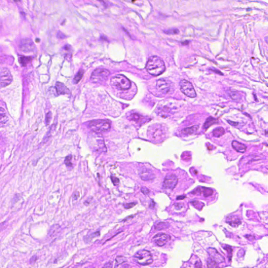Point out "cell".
Here are the masks:
<instances>
[{
    "instance_id": "1",
    "label": "cell",
    "mask_w": 268,
    "mask_h": 268,
    "mask_svg": "<svg viewBox=\"0 0 268 268\" xmlns=\"http://www.w3.org/2000/svg\"><path fill=\"white\" fill-rule=\"evenodd\" d=\"M146 69L149 74L153 76H158L162 74L166 70L164 61L157 56H151L148 59L146 64Z\"/></svg>"
},
{
    "instance_id": "2",
    "label": "cell",
    "mask_w": 268,
    "mask_h": 268,
    "mask_svg": "<svg viewBox=\"0 0 268 268\" xmlns=\"http://www.w3.org/2000/svg\"><path fill=\"white\" fill-rule=\"evenodd\" d=\"M111 83L113 86L120 90H127L131 87L129 80L123 75H117L113 77L111 80Z\"/></svg>"
},
{
    "instance_id": "3",
    "label": "cell",
    "mask_w": 268,
    "mask_h": 268,
    "mask_svg": "<svg viewBox=\"0 0 268 268\" xmlns=\"http://www.w3.org/2000/svg\"><path fill=\"white\" fill-rule=\"evenodd\" d=\"M88 126L93 132L100 133L109 130L111 128V123L108 120H97L91 121Z\"/></svg>"
},
{
    "instance_id": "4",
    "label": "cell",
    "mask_w": 268,
    "mask_h": 268,
    "mask_svg": "<svg viewBox=\"0 0 268 268\" xmlns=\"http://www.w3.org/2000/svg\"><path fill=\"white\" fill-rule=\"evenodd\" d=\"M134 258L137 263L143 266L149 265L153 262L152 255L148 250L139 251L134 255Z\"/></svg>"
},
{
    "instance_id": "5",
    "label": "cell",
    "mask_w": 268,
    "mask_h": 268,
    "mask_svg": "<svg viewBox=\"0 0 268 268\" xmlns=\"http://www.w3.org/2000/svg\"><path fill=\"white\" fill-rule=\"evenodd\" d=\"M108 70L105 69H95L92 72L91 80L94 83H101L106 81L110 76Z\"/></svg>"
},
{
    "instance_id": "6",
    "label": "cell",
    "mask_w": 268,
    "mask_h": 268,
    "mask_svg": "<svg viewBox=\"0 0 268 268\" xmlns=\"http://www.w3.org/2000/svg\"><path fill=\"white\" fill-rule=\"evenodd\" d=\"M180 87L182 92L187 97L191 98L197 97V93L193 85L186 80H182L180 81Z\"/></svg>"
},
{
    "instance_id": "7",
    "label": "cell",
    "mask_w": 268,
    "mask_h": 268,
    "mask_svg": "<svg viewBox=\"0 0 268 268\" xmlns=\"http://www.w3.org/2000/svg\"><path fill=\"white\" fill-rule=\"evenodd\" d=\"M173 84L169 80L160 79L157 81V89L158 91L164 94H167L170 92Z\"/></svg>"
},
{
    "instance_id": "8",
    "label": "cell",
    "mask_w": 268,
    "mask_h": 268,
    "mask_svg": "<svg viewBox=\"0 0 268 268\" xmlns=\"http://www.w3.org/2000/svg\"><path fill=\"white\" fill-rule=\"evenodd\" d=\"M13 77L10 71L8 69H3L0 72V87H6L11 83Z\"/></svg>"
},
{
    "instance_id": "9",
    "label": "cell",
    "mask_w": 268,
    "mask_h": 268,
    "mask_svg": "<svg viewBox=\"0 0 268 268\" xmlns=\"http://www.w3.org/2000/svg\"><path fill=\"white\" fill-rule=\"evenodd\" d=\"M178 182L177 176L174 174H169L165 178L163 184V188L164 189L173 190L176 188Z\"/></svg>"
},
{
    "instance_id": "10",
    "label": "cell",
    "mask_w": 268,
    "mask_h": 268,
    "mask_svg": "<svg viewBox=\"0 0 268 268\" xmlns=\"http://www.w3.org/2000/svg\"><path fill=\"white\" fill-rule=\"evenodd\" d=\"M20 49L24 52H30L34 50L35 46L33 41L30 39H22L20 43Z\"/></svg>"
},
{
    "instance_id": "11",
    "label": "cell",
    "mask_w": 268,
    "mask_h": 268,
    "mask_svg": "<svg viewBox=\"0 0 268 268\" xmlns=\"http://www.w3.org/2000/svg\"><path fill=\"white\" fill-rule=\"evenodd\" d=\"M170 239L171 237L170 235L164 233L158 234L153 238V241L156 243L157 245L160 247L164 245Z\"/></svg>"
},
{
    "instance_id": "12",
    "label": "cell",
    "mask_w": 268,
    "mask_h": 268,
    "mask_svg": "<svg viewBox=\"0 0 268 268\" xmlns=\"http://www.w3.org/2000/svg\"><path fill=\"white\" fill-rule=\"evenodd\" d=\"M207 251L210 255V258L215 261L217 264L224 262V258L215 249L209 248L207 249Z\"/></svg>"
},
{
    "instance_id": "13",
    "label": "cell",
    "mask_w": 268,
    "mask_h": 268,
    "mask_svg": "<svg viewBox=\"0 0 268 268\" xmlns=\"http://www.w3.org/2000/svg\"><path fill=\"white\" fill-rule=\"evenodd\" d=\"M141 179L145 181H151L155 179V176L152 171L147 169H143L139 172Z\"/></svg>"
},
{
    "instance_id": "14",
    "label": "cell",
    "mask_w": 268,
    "mask_h": 268,
    "mask_svg": "<svg viewBox=\"0 0 268 268\" xmlns=\"http://www.w3.org/2000/svg\"><path fill=\"white\" fill-rule=\"evenodd\" d=\"M193 193L194 194H200L203 193L204 197H208L211 196L213 194V190L211 188H204V187H199L194 190Z\"/></svg>"
},
{
    "instance_id": "15",
    "label": "cell",
    "mask_w": 268,
    "mask_h": 268,
    "mask_svg": "<svg viewBox=\"0 0 268 268\" xmlns=\"http://www.w3.org/2000/svg\"><path fill=\"white\" fill-rule=\"evenodd\" d=\"M57 92L58 94H69L70 91L68 87L61 82H57L56 84Z\"/></svg>"
},
{
    "instance_id": "16",
    "label": "cell",
    "mask_w": 268,
    "mask_h": 268,
    "mask_svg": "<svg viewBox=\"0 0 268 268\" xmlns=\"http://www.w3.org/2000/svg\"><path fill=\"white\" fill-rule=\"evenodd\" d=\"M226 222L231 226L234 227H238L241 223V222L239 218V217L236 216H228L226 219Z\"/></svg>"
},
{
    "instance_id": "17",
    "label": "cell",
    "mask_w": 268,
    "mask_h": 268,
    "mask_svg": "<svg viewBox=\"0 0 268 268\" xmlns=\"http://www.w3.org/2000/svg\"><path fill=\"white\" fill-rule=\"evenodd\" d=\"M232 146L235 150L240 153H244L247 150V147L246 146L237 141H232Z\"/></svg>"
},
{
    "instance_id": "18",
    "label": "cell",
    "mask_w": 268,
    "mask_h": 268,
    "mask_svg": "<svg viewBox=\"0 0 268 268\" xmlns=\"http://www.w3.org/2000/svg\"><path fill=\"white\" fill-rule=\"evenodd\" d=\"M199 125H194L191 127H186L182 130V133L184 135H191L193 133L197 132L199 129Z\"/></svg>"
},
{
    "instance_id": "19",
    "label": "cell",
    "mask_w": 268,
    "mask_h": 268,
    "mask_svg": "<svg viewBox=\"0 0 268 268\" xmlns=\"http://www.w3.org/2000/svg\"><path fill=\"white\" fill-rule=\"evenodd\" d=\"M8 120V118L2 108H0V124H4Z\"/></svg>"
},
{
    "instance_id": "20",
    "label": "cell",
    "mask_w": 268,
    "mask_h": 268,
    "mask_svg": "<svg viewBox=\"0 0 268 268\" xmlns=\"http://www.w3.org/2000/svg\"><path fill=\"white\" fill-rule=\"evenodd\" d=\"M217 122H218V120H217V119H215V118H212V117H209V118L207 119L205 123H204V126H203V128L207 129L210 126H211L212 125H214L215 124L217 123Z\"/></svg>"
},
{
    "instance_id": "21",
    "label": "cell",
    "mask_w": 268,
    "mask_h": 268,
    "mask_svg": "<svg viewBox=\"0 0 268 268\" xmlns=\"http://www.w3.org/2000/svg\"><path fill=\"white\" fill-rule=\"evenodd\" d=\"M212 134L215 137H220L225 134V130L222 127L217 128L213 131Z\"/></svg>"
},
{
    "instance_id": "22",
    "label": "cell",
    "mask_w": 268,
    "mask_h": 268,
    "mask_svg": "<svg viewBox=\"0 0 268 268\" xmlns=\"http://www.w3.org/2000/svg\"><path fill=\"white\" fill-rule=\"evenodd\" d=\"M169 223L160 222L156 224V226H155V230H165L169 228Z\"/></svg>"
},
{
    "instance_id": "23",
    "label": "cell",
    "mask_w": 268,
    "mask_h": 268,
    "mask_svg": "<svg viewBox=\"0 0 268 268\" xmlns=\"http://www.w3.org/2000/svg\"><path fill=\"white\" fill-rule=\"evenodd\" d=\"M83 74H84V71L83 70H80L78 72L77 75L76 76V77H74V79H73L74 83L77 84L78 82H79L80 80L82 79Z\"/></svg>"
},
{
    "instance_id": "24",
    "label": "cell",
    "mask_w": 268,
    "mask_h": 268,
    "mask_svg": "<svg viewBox=\"0 0 268 268\" xmlns=\"http://www.w3.org/2000/svg\"><path fill=\"white\" fill-rule=\"evenodd\" d=\"M115 260H116V264L117 265V266L123 265L124 263H125V262H127V259L125 258V257L122 256V255L118 256L116 257Z\"/></svg>"
},
{
    "instance_id": "25",
    "label": "cell",
    "mask_w": 268,
    "mask_h": 268,
    "mask_svg": "<svg viewBox=\"0 0 268 268\" xmlns=\"http://www.w3.org/2000/svg\"><path fill=\"white\" fill-rule=\"evenodd\" d=\"M31 59H32V57L22 56L20 58V60L21 64L23 66H26L27 64H28V62L31 61Z\"/></svg>"
},
{
    "instance_id": "26",
    "label": "cell",
    "mask_w": 268,
    "mask_h": 268,
    "mask_svg": "<svg viewBox=\"0 0 268 268\" xmlns=\"http://www.w3.org/2000/svg\"><path fill=\"white\" fill-rule=\"evenodd\" d=\"M207 267L208 268H217L218 264L215 261L213 260L211 258H209L207 260Z\"/></svg>"
},
{
    "instance_id": "27",
    "label": "cell",
    "mask_w": 268,
    "mask_h": 268,
    "mask_svg": "<svg viewBox=\"0 0 268 268\" xmlns=\"http://www.w3.org/2000/svg\"><path fill=\"white\" fill-rule=\"evenodd\" d=\"M141 115H139L137 113H133L130 116V120L135 122H138L141 120Z\"/></svg>"
},
{
    "instance_id": "28",
    "label": "cell",
    "mask_w": 268,
    "mask_h": 268,
    "mask_svg": "<svg viewBox=\"0 0 268 268\" xmlns=\"http://www.w3.org/2000/svg\"><path fill=\"white\" fill-rule=\"evenodd\" d=\"M164 33L168 34V35H175L179 33V31L176 28H172L170 29H168L166 31H164Z\"/></svg>"
},
{
    "instance_id": "29",
    "label": "cell",
    "mask_w": 268,
    "mask_h": 268,
    "mask_svg": "<svg viewBox=\"0 0 268 268\" xmlns=\"http://www.w3.org/2000/svg\"><path fill=\"white\" fill-rule=\"evenodd\" d=\"M72 159V156L71 155H69V156H68L66 158V159L64 160V162H65V164H66V166L68 167H72V164L71 163Z\"/></svg>"
},
{
    "instance_id": "30",
    "label": "cell",
    "mask_w": 268,
    "mask_h": 268,
    "mask_svg": "<svg viewBox=\"0 0 268 268\" xmlns=\"http://www.w3.org/2000/svg\"><path fill=\"white\" fill-rule=\"evenodd\" d=\"M51 118H52V114L51 112H48L46 116V122L47 125H49V123L50 122Z\"/></svg>"
},
{
    "instance_id": "31",
    "label": "cell",
    "mask_w": 268,
    "mask_h": 268,
    "mask_svg": "<svg viewBox=\"0 0 268 268\" xmlns=\"http://www.w3.org/2000/svg\"><path fill=\"white\" fill-rule=\"evenodd\" d=\"M136 204H137V203H136V202H133V203H127V204H125L124 205V206L125 209H131V208H132L133 207L135 206Z\"/></svg>"
},
{
    "instance_id": "32",
    "label": "cell",
    "mask_w": 268,
    "mask_h": 268,
    "mask_svg": "<svg viewBox=\"0 0 268 268\" xmlns=\"http://www.w3.org/2000/svg\"><path fill=\"white\" fill-rule=\"evenodd\" d=\"M224 248H225V250H227V251H228V256L230 257V258L232 257V248L228 246H226L225 247H224Z\"/></svg>"
},
{
    "instance_id": "33",
    "label": "cell",
    "mask_w": 268,
    "mask_h": 268,
    "mask_svg": "<svg viewBox=\"0 0 268 268\" xmlns=\"http://www.w3.org/2000/svg\"><path fill=\"white\" fill-rule=\"evenodd\" d=\"M79 193L78 191H75L74 193H73V195H72V198H73V199H74V200H77V199H79Z\"/></svg>"
},
{
    "instance_id": "34",
    "label": "cell",
    "mask_w": 268,
    "mask_h": 268,
    "mask_svg": "<svg viewBox=\"0 0 268 268\" xmlns=\"http://www.w3.org/2000/svg\"><path fill=\"white\" fill-rule=\"evenodd\" d=\"M111 180L114 185H118L119 183V179L114 176H111Z\"/></svg>"
},
{
    "instance_id": "35",
    "label": "cell",
    "mask_w": 268,
    "mask_h": 268,
    "mask_svg": "<svg viewBox=\"0 0 268 268\" xmlns=\"http://www.w3.org/2000/svg\"><path fill=\"white\" fill-rule=\"evenodd\" d=\"M141 192H142L143 194H145V195H147V194H149V192H150L149 190H148V189H147V188H141Z\"/></svg>"
},
{
    "instance_id": "36",
    "label": "cell",
    "mask_w": 268,
    "mask_h": 268,
    "mask_svg": "<svg viewBox=\"0 0 268 268\" xmlns=\"http://www.w3.org/2000/svg\"><path fill=\"white\" fill-rule=\"evenodd\" d=\"M112 262H108L102 268H112Z\"/></svg>"
},
{
    "instance_id": "37",
    "label": "cell",
    "mask_w": 268,
    "mask_h": 268,
    "mask_svg": "<svg viewBox=\"0 0 268 268\" xmlns=\"http://www.w3.org/2000/svg\"><path fill=\"white\" fill-rule=\"evenodd\" d=\"M37 259V257L36 255H34L31 258V260H30V262H31V263H34V262H36Z\"/></svg>"
},
{
    "instance_id": "38",
    "label": "cell",
    "mask_w": 268,
    "mask_h": 268,
    "mask_svg": "<svg viewBox=\"0 0 268 268\" xmlns=\"http://www.w3.org/2000/svg\"><path fill=\"white\" fill-rule=\"evenodd\" d=\"M195 268H202V263H201L200 261H197V262L195 263Z\"/></svg>"
},
{
    "instance_id": "39",
    "label": "cell",
    "mask_w": 268,
    "mask_h": 268,
    "mask_svg": "<svg viewBox=\"0 0 268 268\" xmlns=\"http://www.w3.org/2000/svg\"><path fill=\"white\" fill-rule=\"evenodd\" d=\"M91 201H92V198H91V199H90V198L88 199L85 202H84V204L87 205L89 204Z\"/></svg>"
},
{
    "instance_id": "40",
    "label": "cell",
    "mask_w": 268,
    "mask_h": 268,
    "mask_svg": "<svg viewBox=\"0 0 268 268\" xmlns=\"http://www.w3.org/2000/svg\"><path fill=\"white\" fill-rule=\"evenodd\" d=\"M228 122L230 123V124H231L232 125H233V126H236V125H238L237 123H235V122H232V121H228Z\"/></svg>"
},
{
    "instance_id": "41",
    "label": "cell",
    "mask_w": 268,
    "mask_h": 268,
    "mask_svg": "<svg viewBox=\"0 0 268 268\" xmlns=\"http://www.w3.org/2000/svg\"><path fill=\"white\" fill-rule=\"evenodd\" d=\"M3 224H0V230H2V228L3 226H3Z\"/></svg>"
}]
</instances>
